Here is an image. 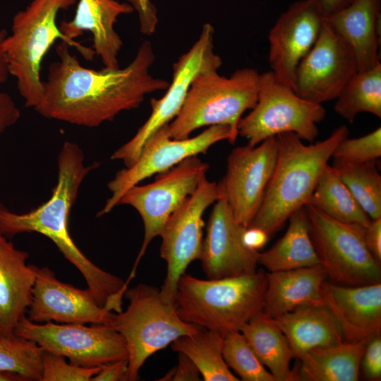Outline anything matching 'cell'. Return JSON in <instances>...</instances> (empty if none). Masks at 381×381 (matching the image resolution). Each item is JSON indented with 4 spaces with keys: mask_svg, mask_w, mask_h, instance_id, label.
<instances>
[{
    "mask_svg": "<svg viewBox=\"0 0 381 381\" xmlns=\"http://www.w3.org/2000/svg\"><path fill=\"white\" fill-rule=\"evenodd\" d=\"M61 41L59 60L49 67L43 94L34 108L41 116L71 124L94 128L112 121L124 111L138 108L145 96L167 90L169 82L152 76L155 60L152 43L143 41L124 68L95 70L82 66Z\"/></svg>",
    "mask_w": 381,
    "mask_h": 381,
    "instance_id": "obj_1",
    "label": "cell"
},
{
    "mask_svg": "<svg viewBox=\"0 0 381 381\" xmlns=\"http://www.w3.org/2000/svg\"><path fill=\"white\" fill-rule=\"evenodd\" d=\"M97 166L85 164L81 148L75 143L65 142L57 157V181L50 198L24 213L12 212L0 201V233L10 238L35 232L49 238L82 274L99 305L114 310L122 306L127 289L125 281L91 262L76 246L68 229L69 214L80 186Z\"/></svg>",
    "mask_w": 381,
    "mask_h": 381,
    "instance_id": "obj_2",
    "label": "cell"
},
{
    "mask_svg": "<svg viewBox=\"0 0 381 381\" xmlns=\"http://www.w3.org/2000/svg\"><path fill=\"white\" fill-rule=\"evenodd\" d=\"M344 125L315 144L305 145L294 133L277 135L274 169L250 226L274 234L296 210L305 207L338 144L347 138Z\"/></svg>",
    "mask_w": 381,
    "mask_h": 381,
    "instance_id": "obj_3",
    "label": "cell"
},
{
    "mask_svg": "<svg viewBox=\"0 0 381 381\" xmlns=\"http://www.w3.org/2000/svg\"><path fill=\"white\" fill-rule=\"evenodd\" d=\"M266 272L202 279L183 274L174 306L180 318L225 337L262 311Z\"/></svg>",
    "mask_w": 381,
    "mask_h": 381,
    "instance_id": "obj_4",
    "label": "cell"
},
{
    "mask_svg": "<svg viewBox=\"0 0 381 381\" xmlns=\"http://www.w3.org/2000/svg\"><path fill=\"white\" fill-rule=\"evenodd\" d=\"M75 3L76 0H32L13 18L11 32L5 38L3 49L9 75L16 78L28 107L35 108L42 99L41 66L56 40L77 49L85 60L92 61L95 55L92 47L66 37L57 23L59 12Z\"/></svg>",
    "mask_w": 381,
    "mask_h": 381,
    "instance_id": "obj_5",
    "label": "cell"
},
{
    "mask_svg": "<svg viewBox=\"0 0 381 381\" xmlns=\"http://www.w3.org/2000/svg\"><path fill=\"white\" fill-rule=\"evenodd\" d=\"M260 73L244 68L226 77L217 70L199 73L193 80L178 115L169 123L171 138H189L203 126H228L237 138L243 114L258 100Z\"/></svg>",
    "mask_w": 381,
    "mask_h": 381,
    "instance_id": "obj_6",
    "label": "cell"
},
{
    "mask_svg": "<svg viewBox=\"0 0 381 381\" xmlns=\"http://www.w3.org/2000/svg\"><path fill=\"white\" fill-rule=\"evenodd\" d=\"M124 296L128 305L125 310L115 313L111 326L126 341L128 381H135L148 358L201 327L181 320L174 306L163 300L157 287L139 284L128 288Z\"/></svg>",
    "mask_w": 381,
    "mask_h": 381,
    "instance_id": "obj_7",
    "label": "cell"
},
{
    "mask_svg": "<svg viewBox=\"0 0 381 381\" xmlns=\"http://www.w3.org/2000/svg\"><path fill=\"white\" fill-rule=\"evenodd\" d=\"M325 114L322 104L301 97L270 71L260 75L257 102L241 119L238 135L253 146L284 133H294L301 140L313 142L319 133L317 124Z\"/></svg>",
    "mask_w": 381,
    "mask_h": 381,
    "instance_id": "obj_8",
    "label": "cell"
},
{
    "mask_svg": "<svg viewBox=\"0 0 381 381\" xmlns=\"http://www.w3.org/2000/svg\"><path fill=\"white\" fill-rule=\"evenodd\" d=\"M304 207L320 264L332 282L345 286L380 282V262L366 246L365 227L334 219L308 204Z\"/></svg>",
    "mask_w": 381,
    "mask_h": 381,
    "instance_id": "obj_9",
    "label": "cell"
},
{
    "mask_svg": "<svg viewBox=\"0 0 381 381\" xmlns=\"http://www.w3.org/2000/svg\"><path fill=\"white\" fill-rule=\"evenodd\" d=\"M208 169V164L198 155L193 156L158 174L153 182L136 184L123 195L119 205H128L135 209L144 226L142 246L125 281L127 286L135 277L149 244L156 236H159L171 214L196 190L206 177Z\"/></svg>",
    "mask_w": 381,
    "mask_h": 381,
    "instance_id": "obj_10",
    "label": "cell"
},
{
    "mask_svg": "<svg viewBox=\"0 0 381 381\" xmlns=\"http://www.w3.org/2000/svg\"><path fill=\"white\" fill-rule=\"evenodd\" d=\"M13 333L32 341L43 351L66 358L79 366H102L128 358L123 337L111 325L38 323L25 316Z\"/></svg>",
    "mask_w": 381,
    "mask_h": 381,
    "instance_id": "obj_11",
    "label": "cell"
},
{
    "mask_svg": "<svg viewBox=\"0 0 381 381\" xmlns=\"http://www.w3.org/2000/svg\"><path fill=\"white\" fill-rule=\"evenodd\" d=\"M214 32L212 25H203L196 42L173 64L172 80L167 92L160 99L151 98L150 116L134 136L112 154L111 159L122 161L126 167L131 166L150 136L178 115L195 76L204 71L219 69L222 61L214 51Z\"/></svg>",
    "mask_w": 381,
    "mask_h": 381,
    "instance_id": "obj_12",
    "label": "cell"
},
{
    "mask_svg": "<svg viewBox=\"0 0 381 381\" xmlns=\"http://www.w3.org/2000/svg\"><path fill=\"white\" fill-rule=\"evenodd\" d=\"M222 196L219 183L205 177L167 221L159 235L160 257L167 265L160 292L166 303L174 306L179 279L193 261L199 260L203 241L202 216Z\"/></svg>",
    "mask_w": 381,
    "mask_h": 381,
    "instance_id": "obj_13",
    "label": "cell"
},
{
    "mask_svg": "<svg viewBox=\"0 0 381 381\" xmlns=\"http://www.w3.org/2000/svg\"><path fill=\"white\" fill-rule=\"evenodd\" d=\"M224 140L231 144L236 140L228 126H211L194 137L183 139L171 138L169 124L160 127L147 140L137 160L119 171L108 183L111 196L97 217L109 213L119 205L123 195L132 186L169 170L188 157L205 153L214 144Z\"/></svg>",
    "mask_w": 381,
    "mask_h": 381,
    "instance_id": "obj_14",
    "label": "cell"
},
{
    "mask_svg": "<svg viewBox=\"0 0 381 381\" xmlns=\"http://www.w3.org/2000/svg\"><path fill=\"white\" fill-rule=\"evenodd\" d=\"M277 155V137H271L255 146L236 147L228 157L219 186L236 220L245 227L250 226L261 205Z\"/></svg>",
    "mask_w": 381,
    "mask_h": 381,
    "instance_id": "obj_15",
    "label": "cell"
},
{
    "mask_svg": "<svg viewBox=\"0 0 381 381\" xmlns=\"http://www.w3.org/2000/svg\"><path fill=\"white\" fill-rule=\"evenodd\" d=\"M357 72L353 53L324 18L317 41L296 70L294 90L322 104L335 99Z\"/></svg>",
    "mask_w": 381,
    "mask_h": 381,
    "instance_id": "obj_16",
    "label": "cell"
},
{
    "mask_svg": "<svg viewBox=\"0 0 381 381\" xmlns=\"http://www.w3.org/2000/svg\"><path fill=\"white\" fill-rule=\"evenodd\" d=\"M114 312L99 305L91 291L59 280L49 267H36L26 317L32 322L112 325Z\"/></svg>",
    "mask_w": 381,
    "mask_h": 381,
    "instance_id": "obj_17",
    "label": "cell"
},
{
    "mask_svg": "<svg viewBox=\"0 0 381 381\" xmlns=\"http://www.w3.org/2000/svg\"><path fill=\"white\" fill-rule=\"evenodd\" d=\"M324 18L312 0L292 3L270 29L269 63L278 80L294 90L296 70L317 41Z\"/></svg>",
    "mask_w": 381,
    "mask_h": 381,
    "instance_id": "obj_18",
    "label": "cell"
},
{
    "mask_svg": "<svg viewBox=\"0 0 381 381\" xmlns=\"http://www.w3.org/2000/svg\"><path fill=\"white\" fill-rule=\"evenodd\" d=\"M245 226L235 219L225 198L215 202L210 214L199 260L208 279H219L256 272L259 251L242 241Z\"/></svg>",
    "mask_w": 381,
    "mask_h": 381,
    "instance_id": "obj_19",
    "label": "cell"
},
{
    "mask_svg": "<svg viewBox=\"0 0 381 381\" xmlns=\"http://www.w3.org/2000/svg\"><path fill=\"white\" fill-rule=\"evenodd\" d=\"M322 296L346 341L381 334V283L345 286L325 281Z\"/></svg>",
    "mask_w": 381,
    "mask_h": 381,
    "instance_id": "obj_20",
    "label": "cell"
},
{
    "mask_svg": "<svg viewBox=\"0 0 381 381\" xmlns=\"http://www.w3.org/2000/svg\"><path fill=\"white\" fill-rule=\"evenodd\" d=\"M134 11L131 5L116 0H79L75 14L70 20H62L59 28L71 40L88 31L92 36L95 55L100 57L104 67L118 68V55L123 41L114 29L121 15Z\"/></svg>",
    "mask_w": 381,
    "mask_h": 381,
    "instance_id": "obj_21",
    "label": "cell"
},
{
    "mask_svg": "<svg viewBox=\"0 0 381 381\" xmlns=\"http://www.w3.org/2000/svg\"><path fill=\"white\" fill-rule=\"evenodd\" d=\"M28 258L0 233V332L5 334H14L31 302L37 266Z\"/></svg>",
    "mask_w": 381,
    "mask_h": 381,
    "instance_id": "obj_22",
    "label": "cell"
},
{
    "mask_svg": "<svg viewBox=\"0 0 381 381\" xmlns=\"http://www.w3.org/2000/svg\"><path fill=\"white\" fill-rule=\"evenodd\" d=\"M380 0H354L325 18L353 53L358 71L369 70L380 62Z\"/></svg>",
    "mask_w": 381,
    "mask_h": 381,
    "instance_id": "obj_23",
    "label": "cell"
},
{
    "mask_svg": "<svg viewBox=\"0 0 381 381\" xmlns=\"http://www.w3.org/2000/svg\"><path fill=\"white\" fill-rule=\"evenodd\" d=\"M327 277L321 265L266 272L262 312L274 318L297 308L325 306L321 289Z\"/></svg>",
    "mask_w": 381,
    "mask_h": 381,
    "instance_id": "obj_24",
    "label": "cell"
},
{
    "mask_svg": "<svg viewBox=\"0 0 381 381\" xmlns=\"http://www.w3.org/2000/svg\"><path fill=\"white\" fill-rule=\"evenodd\" d=\"M274 319L286 336L294 358L298 359L315 348L344 341L334 318L325 305L297 308Z\"/></svg>",
    "mask_w": 381,
    "mask_h": 381,
    "instance_id": "obj_25",
    "label": "cell"
},
{
    "mask_svg": "<svg viewBox=\"0 0 381 381\" xmlns=\"http://www.w3.org/2000/svg\"><path fill=\"white\" fill-rule=\"evenodd\" d=\"M367 342L344 341L308 351L299 359V368L295 370L296 380H358Z\"/></svg>",
    "mask_w": 381,
    "mask_h": 381,
    "instance_id": "obj_26",
    "label": "cell"
},
{
    "mask_svg": "<svg viewBox=\"0 0 381 381\" xmlns=\"http://www.w3.org/2000/svg\"><path fill=\"white\" fill-rule=\"evenodd\" d=\"M262 364L275 381H294L295 370L290 363L294 355L289 343L274 319L262 311L240 329Z\"/></svg>",
    "mask_w": 381,
    "mask_h": 381,
    "instance_id": "obj_27",
    "label": "cell"
},
{
    "mask_svg": "<svg viewBox=\"0 0 381 381\" xmlns=\"http://www.w3.org/2000/svg\"><path fill=\"white\" fill-rule=\"evenodd\" d=\"M288 220L284 236L270 249L259 253L258 265L269 272L321 265L310 237L305 207L294 212Z\"/></svg>",
    "mask_w": 381,
    "mask_h": 381,
    "instance_id": "obj_28",
    "label": "cell"
},
{
    "mask_svg": "<svg viewBox=\"0 0 381 381\" xmlns=\"http://www.w3.org/2000/svg\"><path fill=\"white\" fill-rule=\"evenodd\" d=\"M224 339L220 334L201 327L197 332L179 337L171 347L190 359L205 381L240 380L223 357Z\"/></svg>",
    "mask_w": 381,
    "mask_h": 381,
    "instance_id": "obj_29",
    "label": "cell"
},
{
    "mask_svg": "<svg viewBox=\"0 0 381 381\" xmlns=\"http://www.w3.org/2000/svg\"><path fill=\"white\" fill-rule=\"evenodd\" d=\"M308 204L344 223L365 228L371 221L329 164L324 169Z\"/></svg>",
    "mask_w": 381,
    "mask_h": 381,
    "instance_id": "obj_30",
    "label": "cell"
},
{
    "mask_svg": "<svg viewBox=\"0 0 381 381\" xmlns=\"http://www.w3.org/2000/svg\"><path fill=\"white\" fill-rule=\"evenodd\" d=\"M334 109L352 123L362 112L381 117V63L373 68L358 71L343 87Z\"/></svg>",
    "mask_w": 381,
    "mask_h": 381,
    "instance_id": "obj_31",
    "label": "cell"
},
{
    "mask_svg": "<svg viewBox=\"0 0 381 381\" xmlns=\"http://www.w3.org/2000/svg\"><path fill=\"white\" fill-rule=\"evenodd\" d=\"M376 162L349 163L334 159L332 165L371 219L381 217V175Z\"/></svg>",
    "mask_w": 381,
    "mask_h": 381,
    "instance_id": "obj_32",
    "label": "cell"
},
{
    "mask_svg": "<svg viewBox=\"0 0 381 381\" xmlns=\"http://www.w3.org/2000/svg\"><path fill=\"white\" fill-rule=\"evenodd\" d=\"M43 353L32 341L0 332V371L17 373L25 381H40Z\"/></svg>",
    "mask_w": 381,
    "mask_h": 381,
    "instance_id": "obj_33",
    "label": "cell"
},
{
    "mask_svg": "<svg viewBox=\"0 0 381 381\" xmlns=\"http://www.w3.org/2000/svg\"><path fill=\"white\" fill-rule=\"evenodd\" d=\"M223 357L228 367L243 381H275L240 331L224 337Z\"/></svg>",
    "mask_w": 381,
    "mask_h": 381,
    "instance_id": "obj_34",
    "label": "cell"
},
{
    "mask_svg": "<svg viewBox=\"0 0 381 381\" xmlns=\"http://www.w3.org/2000/svg\"><path fill=\"white\" fill-rule=\"evenodd\" d=\"M381 157V128L356 138H346L334 149L332 157L349 163H363Z\"/></svg>",
    "mask_w": 381,
    "mask_h": 381,
    "instance_id": "obj_35",
    "label": "cell"
},
{
    "mask_svg": "<svg viewBox=\"0 0 381 381\" xmlns=\"http://www.w3.org/2000/svg\"><path fill=\"white\" fill-rule=\"evenodd\" d=\"M101 366L83 367L44 351L40 381H91Z\"/></svg>",
    "mask_w": 381,
    "mask_h": 381,
    "instance_id": "obj_36",
    "label": "cell"
},
{
    "mask_svg": "<svg viewBox=\"0 0 381 381\" xmlns=\"http://www.w3.org/2000/svg\"><path fill=\"white\" fill-rule=\"evenodd\" d=\"M361 368L365 377L370 380H378L381 377V337L375 336L370 339L365 346Z\"/></svg>",
    "mask_w": 381,
    "mask_h": 381,
    "instance_id": "obj_37",
    "label": "cell"
},
{
    "mask_svg": "<svg viewBox=\"0 0 381 381\" xmlns=\"http://www.w3.org/2000/svg\"><path fill=\"white\" fill-rule=\"evenodd\" d=\"M132 6L138 16L140 32L145 35H152L158 24L157 10L150 0H125Z\"/></svg>",
    "mask_w": 381,
    "mask_h": 381,
    "instance_id": "obj_38",
    "label": "cell"
},
{
    "mask_svg": "<svg viewBox=\"0 0 381 381\" xmlns=\"http://www.w3.org/2000/svg\"><path fill=\"white\" fill-rule=\"evenodd\" d=\"M20 118V111L13 98L0 90V134L15 125Z\"/></svg>",
    "mask_w": 381,
    "mask_h": 381,
    "instance_id": "obj_39",
    "label": "cell"
},
{
    "mask_svg": "<svg viewBox=\"0 0 381 381\" xmlns=\"http://www.w3.org/2000/svg\"><path fill=\"white\" fill-rule=\"evenodd\" d=\"M128 381L127 359H122L104 364L91 381Z\"/></svg>",
    "mask_w": 381,
    "mask_h": 381,
    "instance_id": "obj_40",
    "label": "cell"
},
{
    "mask_svg": "<svg viewBox=\"0 0 381 381\" xmlns=\"http://www.w3.org/2000/svg\"><path fill=\"white\" fill-rule=\"evenodd\" d=\"M364 239L372 255L381 262V217L371 219L369 225L365 228Z\"/></svg>",
    "mask_w": 381,
    "mask_h": 381,
    "instance_id": "obj_41",
    "label": "cell"
},
{
    "mask_svg": "<svg viewBox=\"0 0 381 381\" xmlns=\"http://www.w3.org/2000/svg\"><path fill=\"white\" fill-rule=\"evenodd\" d=\"M173 370V381L200 380L201 375L195 365L182 353H179L178 363Z\"/></svg>",
    "mask_w": 381,
    "mask_h": 381,
    "instance_id": "obj_42",
    "label": "cell"
},
{
    "mask_svg": "<svg viewBox=\"0 0 381 381\" xmlns=\"http://www.w3.org/2000/svg\"><path fill=\"white\" fill-rule=\"evenodd\" d=\"M269 236L262 229L250 226L245 228L242 234V241L246 248L258 251L265 246Z\"/></svg>",
    "mask_w": 381,
    "mask_h": 381,
    "instance_id": "obj_43",
    "label": "cell"
},
{
    "mask_svg": "<svg viewBox=\"0 0 381 381\" xmlns=\"http://www.w3.org/2000/svg\"><path fill=\"white\" fill-rule=\"evenodd\" d=\"M324 18L344 8L354 0H312Z\"/></svg>",
    "mask_w": 381,
    "mask_h": 381,
    "instance_id": "obj_44",
    "label": "cell"
},
{
    "mask_svg": "<svg viewBox=\"0 0 381 381\" xmlns=\"http://www.w3.org/2000/svg\"><path fill=\"white\" fill-rule=\"evenodd\" d=\"M7 35L6 30H0V85L4 83L10 75L3 49L4 42Z\"/></svg>",
    "mask_w": 381,
    "mask_h": 381,
    "instance_id": "obj_45",
    "label": "cell"
},
{
    "mask_svg": "<svg viewBox=\"0 0 381 381\" xmlns=\"http://www.w3.org/2000/svg\"><path fill=\"white\" fill-rule=\"evenodd\" d=\"M0 381H25V380L17 373L0 371Z\"/></svg>",
    "mask_w": 381,
    "mask_h": 381,
    "instance_id": "obj_46",
    "label": "cell"
}]
</instances>
